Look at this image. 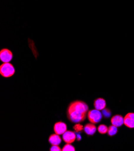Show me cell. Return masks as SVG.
<instances>
[{"instance_id": "6da1fadb", "label": "cell", "mask_w": 134, "mask_h": 151, "mask_svg": "<svg viewBox=\"0 0 134 151\" xmlns=\"http://www.w3.org/2000/svg\"><path fill=\"white\" fill-rule=\"evenodd\" d=\"M88 111V105L82 101L71 102L67 109V116L70 122L80 123L84 122Z\"/></svg>"}, {"instance_id": "7a4b0ae2", "label": "cell", "mask_w": 134, "mask_h": 151, "mask_svg": "<svg viewBox=\"0 0 134 151\" xmlns=\"http://www.w3.org/2000/svg\"><path fill=\"white\" fill-rule=\"evenodd\" d=\"M15 73V69L10 62L3 63L0 66V74L4 78L12 77Z\"/></svg>"}, {"instance_id": "3957f363", "label": "cell", "mask_w": 134, "mask_h": 151, "mask_svg": "<svg viewBox=\"0 0 134 151\" xmlns=\"http://www.w3.org/2000/svg\"><path fill=\"white\" fill-rule=\"evenodd\" d=\"M87 117L91 123L96 124L99 123L102 120V114L99 110L96 109L89 111L87 113Z\"/></svg>"}, {"instance_id": "277c9868", "label": "cell", "mask_w": 134, "mask_h": 151, "mask_svg": "<svg viewBox=\"0 0 134 151\" xmlns=\"http://www.w3.org/2000/svg\"><path fill=\"white\" fill-rule=\"evenodd\" d=\"M13 57V52L9 49L3 48L0 50V60L3 63L10 62Z\"/></svg>"}, {"instance_id": "5b68a950", "label": "cell", "mask_w": 134, "mask_h": 151, "mask_svg": "<svg viewBox=\"0 0 134 151\" xmlns=\"http://www.w3.org/2000/svg\"><path fill=\"white\" fill-rule=\"evenodd\" d=\"M77 139L75 133L71 131H66L63 134V140L66 143H72Z\"/></svg>"}, {"instance_id": "8992f818", "label": "cell", "mask_w": 134, "mask_h": 151, "mask_svg": "<svg viewBox=\"0 0 134 151\" xmlns=\"http://www.w3.org/2000/svg\"><path fill=\"white\" fill-rule=\"evenodd\" d=\"M54 130L55 134L58 135H63L67 131V125L62 122H58L55 124Z\"/></svg>"}, {"instance_id": "52a82bcc", "label": "cell", "mask_w": 134, "mask_h": 151, "mask_svg": "<svg viewBox=\"0 0 134 151\" xmlns=\"http://www.w3.org/2000/svg\"><path fill=\"white\" fill-rule=\"evenodd\" d=\"M124 125L129 128H134V113H129L124 117Z\"/></svg>"}, {"instance_id": "ba28073f", "label": "cell", "mask_w": 134, "mask_h": 151, "mask_svg": "<svg viewBox=\"0 0 134 151\" xmlns=\"http://www.w3.org/2000/svg\"><path fill=\"white\" fill-rule=\"evenodd\" d=\"M111 122L113 125L117 127H120L124 124V118L122 115L117 114L111 118Z\"/></svg>"}, {"instance_id": "9c48e42d", "label": "cell", "mask_w": 134, "mask_h": 151, "mask_svg": "<svg viewBox=\"0 0 134 151\" xmlns=\"http://www.w3.org/2000/svg\"><path fill=\"white\" fill-rule=\"evenodd\" d=\"M94 107L95 109L101 111L103 109H105L106 107V101L105 100L102 98H99L96 99L94 101Z\"/></svg>"}, {"instance_id": "30bf717a", "label": "cell", "mask_w": 134, "mask_h": 151, "mask_svg": "<svg viewBox=\"0 0 134 151\" xmlns=\"http://www.w3.org/2000/svg\"><path fill=\"white\" fill-rule=\"evenodd\" d=\"M84 132L88 135H93L96 131V127L94 124H87L84 127Z\"/></svg>"}, {"instance_id": "8fae6325", "label": "cell", "mask_w": 134, "mask_h": 151, "mask_svg": "<svg viewBox=\"0 0 134 151\" xmlns=\"http://www.w3.org/2000/svg\"><path fill=\"white\" fill-rule=\"evenodd\" d=\"M49 142L52 145H59L62 142V139L59 135L57 134H51L49 137Z\"/></svg>"}, {"instance_id": "7c38bea8", "label": "cell", "mask_w": 134, "mask_h": 151, "mask_svg": "<svg viewBox=\"0 0 134 151\" xmlns=\"http://www.w3.org/2000/svg\"><path fill=\"white\" fill-rule=\"evenodd\" d=\"M117 127L114 126V125H111V126H110L108 127V135H110V136H113V135H115L117 132Z\"/></svg>"}, {"instance_id": "4fadbf2b", "label": "cell", "mask_w": 134, "mask_h": 151, "mask_svg": "<svg viewBox=\"0 0 134 151\" xmlns=\"http://www.w3.org/2000/svg\"><path fill=\"white\" fill-rule=\"evenodd\" d=\"M108 128L105 125H100L97 128L98 132L101 134H105L108 132Z\"/></svg>"}, {"instance_id": "5bb4252c", "label": "cell", "mask_w": 134, "mask_h": 151, "mask_svg": "<svg viewBox=\"0 0 134 151\" xmlns=\"http://www.w3.org/2000/svg\"><path fill=\"white\" fill-rule=\"evenodd\" d=\"M62 150V151H75V148L72 145H71L70 143H66V145L63 146Z\"/></svg>"}, {"instance_id": "9a60e30c", "label": "cell", "mask_w": 134, "mask_h": 151, "mask_svg": "<svg viewBox=\"0 0 134 151\" xmlns=\"http://www.w3.org/2000/svg\"><path fill=\"white\" fill-rule=\"evenodd\" d=\"M73 129L76 132H80L84 129V127L82 125L80 124H77L75 126L73 127Z\"/></svg>"}, {"instance_id": "2e32d148", "label": "cell", "mask_w": 134, "mask_h": 151, "mask_svg": "<svg viewBox=\"0 0 134 151\" xmlns=\"http://www.w3.org/2000/svg\"><path fill=\"white\" fill-rule=\"evenodd\" d=\"M102 113L104 116V117H108L111 116V111L109 109H103Z\"/></svg>"}, {"instance_id": "e0dca14e", "label": "cell", "mask_w": 134, "mask_h": 151, "mask_svg": "<svg viewBox=\"0 0 134 151\" xmlns=\"http://www.w3.org/2000/svg\"><path fill=\"white\" fill-rule=\"evenodd\" d=\"M62 149H61L58 146V145H52L50 148L51 151H61Z\"/></svg>"}, {"instance_id": "ac0fdd59", "label": "cell", "mask_w": 134, "mask_h": 151, "mask_svg": "<svg viewBox=\"0 0 134 151\" xmlns=\"http://www.w3.org/2000/svg\"><path fill=\"white\" fill-rule=\"evenodd\" d=\"M77 139L78 140V141H80V140L81 139V137L80 136V135H77Z\"/></svg>"}]
</instances>
